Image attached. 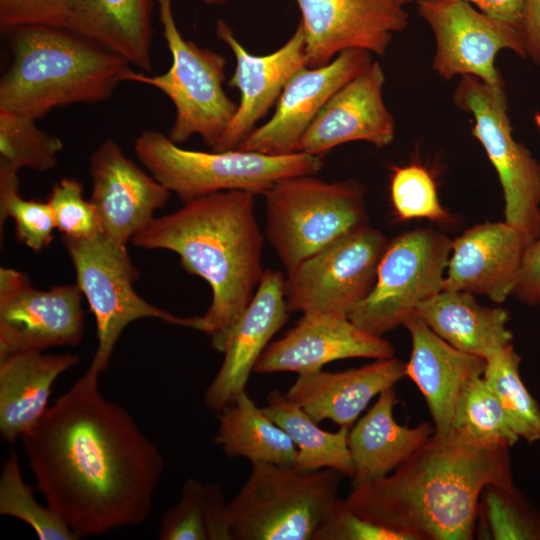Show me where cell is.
Masks as SVG:
<instances>
[{
  "instance_id": "cell-1",
  "label": "cell",
  "mask_w": 540,
  "mask_h": 540,
  "mask_svg": "<svg viewBox=\"0 0 540 540\" xmlns=\"http://www.w3.org/2000/svg\"><path fill=\"white\" fill-rule=\"evenodd\" d=\"M98 380L86 370L21 438L36 490L77 539L145 522L165 467Z\"/></svg>"
},
{
  "instance_id": "cell-2",
  "label": "cell",
  "mask_w": 540,
  "mask_h": 540,
  "mask_svg": "<svg viewBox=\"0 0 540 540\" xmlns=\"http://www.w3.org/2000/svg\"><path fill=\"white\" fill-rule=\"evenodd\" d=\"M488 484L514 486L509 447L482 444L452 428L434 432L386 477L355 485L344 501L406 540H471Z\"/></svg>"
},
{
  "instance_id": "cell-3",
  "label": "cell",
  "mask_w": 540,
  "mask_h": 540,
  "mask_svg": "<svg viewBox=\"0 0 540 540\" xmlns=\"http://www.w3.org/2000/svg\"><path fill=\"white\" fill-rule=\"evenodd\" d=\"M254 197L232 190L195 198L155 217L131 239L138 248L176 253L188 273L207 281L212 300L204 315L194 317L193 329L221 353L265 271Z\"/></svg>"
},
{
  "instance_id": "cell-4",
  "label": "cell",
  "mask_w": 540,
  "mask_h": 540,
  "mask_svg": "<svg viewBox=\"0 0 540 540\" xmlns=\"http://www.w3.org/2000/svg\"><path fill=\"white\" fill-rule=\"evenodd\" d=\"M11 62L0 78V109L38 120L55 108L109 99L130 64L67 28L10 30Z\"/></svg>"
},
{
  "instance_id": "cell-5",
  "label": "cell",
  "mask_w": 540,
  "mask_h": 540,
  "mask_svg": "<svg viewBox=\"0 0 540 540\" xmlns=\"http://www.w3.org/2000/svg\"><path fill=\"white\" fill-rule=\"evenodd\" d=\"M134 150L150 174L183 203L232 190L264 195L278 182L315 175L324 165L321 156L305 152L271 155L242 149H184L156 130L142 131Z\"/></svg>"
},
{
  "instance_id": "cell-6",
  "label": "cell",
  "mask_w": 540,
  "mask_h": 540,
  "mask_svg": "<svg viewBox=\"0 0 540 540\" xmlns=\"http://www.w3.org/2000/svg\"><path fill=\"white\" fill-rule=\"evenodd\" d=\"M340 476L330 468L252 464L228 502L233 540H313L338 499Z\"/></svg>"
},
{
  "instance_id": "cell-7",
  "label": "cell",
  "mask_w": 540,
  "mask_h": 540,
  "mask_svg": "<svg viewBox=\"0 0 540 540\" xmlns=\"http://www.w3.org/2000/svg\"><path fill=\"white\" fill-rule=\"evenodd\" d=\"M365 188L356 180L291 177L267 191L265 235L286 272L367 224Z\"/></svg>"
},
{
  "instance_id": "cell-8",
  "label": "cell",
  "mask_w": 540,
  "mask_h": 540,
  "mask_svg": "<svg viewBox=\"0 0 540 540\" xmlns=\"http://www.w3.org/2000/svg\"><path fill=\"white\" fill-rule=\"evenodd\" d=\"M156 2L162 35L172 57L171 66L159 75L130 69L125 82L151 86L170 99L175 107V118L167 136L174 143L180 145L198 135L212 149L238 105L223 88L226 58L184 38L174 19L172 0Z\"/></svg>"
},
{
  "instance_id": "cell-9",
  "label": "cell",
  "mask_w": 540,
  "mask_h": 540,
  "mask_svg": "<svg viewBox=\"0 0 540 540\" xmlns=\"http://www.w3.org/2000/svg\"><path fill=\"white\" fill-rule=\"evenodd\" d=\"M73 264L77 285L93 313L97 329V349L87 371L100 376L109 365L114 348L125 328L146 318L194 327V317H180L163 310L135 290L139 272L126 245L100 234L90 239L63 237Z\"/></svg>"
},
{
  "instance_id": "cell-10",
  "label": "cell",
  "mask_w": 540,
  "mask_h": 540,
  "mask_svg": "<svg viewBox=\"0 0 540 540\" xmlns=\"http://www.w3.org/2000/svg\"><path fill=\"white\" fill-rule=\"evenodd\" d=\"M455 105L474 118L472 135L484 148L503 190L505 221L533 243L540 238V163L513 137L505 86L461 76Z\"/></svg>"
},
{
  "instance_id": "cell-11",
  "label": "cell",
  "mask_w": 540,
  "mask_h": 540,
  "mask_svg": "<svg viewBox=\"0 0 540 540\" xmlns=\"http://www.w3.org/2000/svg\"><path fill=\"white\" fill-rule=\"evenodd\" d=\"M452 240L418 228L389 242L370 294L349 314L363 330L378 336L404 325L417 306L443 290Z\"/></svg>"
},
{
  "instance_id": "cell-12",
  "label": "cell",
  "mask_w": 540,
  "mask_h": 540,
  "mask_svg": "<svg viewBox=\"0 0 540 540\" xmlns=\"http://www.w3.org/2000/svg\"><path fill=\"white\" fill-rule=\"evenodd\" d=\"M388 244L383 233L366 224L305 259L285 278L290 313L349 316L372 291Z\"/></svg>"
},
{
  "instance_id": "cell-13",
  "label": "cell",
  "mask_w": 540,
  "mask_h": 540,
  "mask_svg": "<svg viewBox=\"0 0 540 540\" xmlns=\"http://www.w3.org/2000/svg\"><path fill=\"white\" fill-rule=\"evenodd\" d=\"M416 6L435 37L431 67L445 80L474 76L492 87L505 86L495 65L497 54L509 49L526 57L519 23L488 15L466 2L416 0Z\"/></svg>"
},
{
  "instance_id": "cell-14",
  "label": "cell",
  "mask_w": 540,
  "mask_h": 540,
  "mask_svg": "<svg viewBox=\"0 0 540 540\" xmlns=\"http://www.w3.org/2000/svg\"><path fill=\"white\" fill-rule=\"evenodd\" d=\"M83 293L77 284L40 290L16 269L0 268V358L78 345L84 334Z\"/></svg>"
},
{
  "instance_id": "cell-15",
  "label": "cell",
  "mask_w": 540,
  "mask_h": 540,
  "mask_svg": "<svg viewBox=\"0 0 540 540\" xmlns=\"http://www.w3.org/2000/svg\"><path fill=\"white\" fill-rule=\"evenodd\" d=\"M412 0H296L308 67L329 63L348 49L382 56L408 26Z\"/></svg>"
},
{
  "instance_id": "cell-16",
  "label": "cell",
  "mask_w": 540,
  "mask_h": 540,
  "mask_svg": "<svg viewBox=\"0 0 540 540\" xmlns=\"http://www.w3.org/2000/svg\"><path fill=\"white\" fill-rule=\"evenodd\" d=\"M372 62L370 52L348 49L323 66L303 67L284 87L271 118L237 149L271 155L299 152L302 137L328 100Z\"/></svg>"
},
{
  "instance_id": "cell-17",
  "label": "cell",
  "mask_w": 540,
  "mask_h": 540,
  "mask_svg": "<svg viewBox=\"0 0 540 540\" xmlns=\"http://www.w3.org/2000/svg\"><path fill=\"white\" fill-rule=\"evenodd\" d=\"M90 201L99 216L102 234L127 245L154 218L170 191L152 174L128 158L120 145L105 139L89 158Z\"/></svg>"
},
{
  "instance_id": "cell-18",
  "label": "cell",
  "mask_w": 540,
  "mask_h": 540,
  "mask_svg": "<svg viewBox=\"0 0 540 540\" xmlns=\"http://www.w3.org/2000/svg\"><path fill=\"white\" fill-rule=\"evenodd\" d=\"M216 35L235 57V69L228 81L240 92V101L214 151L237 149L274 107L292 76L307 66L304 31L299 23L290 38L266 55L250 53L223 19L216 23Z\"/></svg>"
},
{
  "instance_id": "cell-19",
  "label": "cell",
  "mask_w": 540,
  "mask_h": 540,
  "mask_svg": "<svg viewBox=\"0 0 540 540\" xmlns=\"http://www.w3.org/2000/svg\"><path fill=\"white\" fill-rule=\"evenodd\" d=\"M393 356L390 342L363 330L348 316L306 313L282 338L268 344L254 372L299 375L322 370L325 364L337 360Z\"/></svg>"
},
{
  "instance_id": "cell-20",
  "label": "cell",
  "mask_w": 540,
  "mask_h": 540,
  "mask_svg": "<svg viewBox=\"0 0 540 540\" xmlns=\"http://www.w3.org/2000/svg\"><path fill=\"white\" fill-rule=\"evenodd\" d=\"M384 84L383 68L373 61L328 100L302 137L299 152L323 157L348 142L365 141L378 148L389 145L395 122L384 102Z\"/></svg>"
},
{
  "instance_id": "cell-21",
  "label": "cell",
  "mask_w": 540,
  "mask_h": 540,
  "mask_svg": "<svg viewBox=\"0 0 540 540\" xmlns=\"http://www.w3.org/2000/svg\"><path fill=\"white\" fill-rule=\"evenodd\" d=\"M281 271L266 269L255 295L233 326L225 348L224 360L204 394L206 407L220 412L246 391L250 374L271 338L287 322Z\"/></svg>"
},
{
  "instance_id": "cell-22",
  "label": "cell",
  "mask_w": 540,
  "mask_h": 540,
  "mask_svg": "<svg viewBox=\"0 0 540 540\" xmlns=\"http://www.w3.org/2000/svg\"><path fill=\"white\" fill-rule=\"evenodd\" d=\"M519 229L504 222H485L452 241L443 290L485 295L501 303L513 294L527 248Z\"/></svg>"
},
{
  "instance_id": "cell-23",
  "label": "cell",
  "mask_w": 540,
  "mask_h": 540,
  "mask_svg": "<svg viewBox=\"0 0 540 540\" xmlns=\"http://www.w3.org/2000/svg\"><path fill=\"white\" fill-rule=\"evenodd\" d=\"M405 376V364L393 356L340 372L299 374L286 395L316 423L328 419L351 428L376 395Z\"/></svg>"
},
{
  "instance_id": "cell-24",
  "label": "cell",
  "mask_w": 540,
  "mask_h": 540,
  "mask_svg": "<svg viewBox=\"0 0 540 540\" xmlns=\"http://www.w3.org/2000/svg\"><path fill=\"white\" fill-rule=\"evenodd\" d=\"M403 326L412 339L406 376L424 396L435 432L446 434L452 429L461 390L470 379L483 375L486 360L451 346L415 314Z\"/></svg>"
},
{
  "instance_id": "cell-25",
  "label": "cell",
  "mask_w": 540,
  "mask_h": 540,
  "mask_svg": "<svg viewBox=\"0 0 540 540\" xmlns=\"http://www.w3.org/2000/svg\"><path fill=\"white\" fill-rule=\"evenodd\" d=\"M74 354L21 352L0 358V434L14 443L29 433L45 411L55 380L78 365Z\"/></svg>"
},
{
  "instance_id": "cell-26",
  "label": "cell",
  "mask_w": 540,
  "mask_h": 540,
  "mask_svg": "<svg viewBox=\"0 0 540 540\" xmlns=\"http://www.w3.org/2000/svg\"><path fill=\"white\" fill-rule=\"evenodd\" d=\"M394 387L378 395L375 404L349 429L348 447L354 465V484L386 477L410 458L435 432L423 422L410 428L394 419Z\"/></svg>"
},
{
  "instance_id": "cell-27",
  "label": "cell",
  "mask_w": 540,
  "mask_h": 540,
  "mask_svg": "<svg viewBox=\"0 0 540 540\" xmlns=\"http://www.w3.org/2000/svg\"><path fill=\"white\" fill-rule=\"evenodd\" d=\"M153 0H71L65 28L152 70Z\"/></svg>"
},
{
  "instance_id": "cell-28",
  "label": "cell",
  "mask_w": 540,
  "mask_h": 540,
  "mask_svg": "<svg viewBox=\"0 0 540 540\" xmlns=\"http://www.w3.org/2000/svg\"><path fill=\"white\" fill-rule=\"evenodd\" d=\"M414 314L451 346L485 360L512 343L507 311L481 306L468 292L442 290L419 304Z\"/></svg>"
},
{
  "instance_id": "cell-29",
  "label": "cell",
  "mask_w": 540,
  "mask_h": 540,
  "mask_svg": "<svg viewBox=\"0 0 540 540\" xmlns=\"http://www.w3.org/2000/svg\"><path fill=\"white\" fill-rule=\"evenodd\" d=\"M217 419L214 442L228 457L245 458L251 464L295 467L296 445L246 391L218 412Z\"/></svg>"
},
{
  "instance_id": "cell-30",
  "label": "cell",
  "mask_w": 540,
  "mask_h": 540,
  "mask_svg": "<svg viewBox=\"0 0 540 540\" xmlns=\"http://www.w3.org/2000/svg\"><path fill=\"white\" fill-rule=\"evenodd\" d=\"M262 409L296 445V469L311 471L330 468L341 475L354 476V465L348 447L350 428L339 427L336 432L321 429L286 393L277 389L268 394Z\"/></svg>"
},
{
  "instance_id": "cell-31",
  "label": "cell",
  "mask_w": 540,
  "mask_h": 540,
  "mask_svg": "<svg viewBox=\"0 0 540 540\" xmlns=\"http://www.w3.org/2000/svg\"><path fill=\"white\" fill-rule=\"evenodd\" d=\"M160 540H233L228 502L216 482L185 480L175 506L163 513Z\"/></svg>"
},
{
  "instance_id": "cell-32",
  "label": "cell",
  "mask_w": 540,
  "mask_h": 540,
  "mask_svg": "<svg viewBox=\"0 0 540 540\" xmlns=\"http://www.w3.org/2000/svg\"><path fill=\"white\" fill-rule=\"evenodd\" d=\"M63 142L36 125V120L0 109V196L19 191L18 173L53 169Z\"/></svg>"
},
{
  "instance_id": "cell-33",
  "label": "cell",
  "mask_w": 540,
  "mask_h": 540,
  "mask_svg": "<svg viewBox=\"0 0 540 540\" xmlns=\"http://www.w3.org/2000/svg\"><path fill=\"white\" fill-rule=\"evenodd\" d=\"M520 361L512 343H508L486 359L483 378L515 434L532 443L540 440V408L521 378Z\"/></svg>"
},
{
  "instance_id": "cell-34",
  "label": "cell",
  "mask_w": 540,
  "mask_h": 540,
  "mask_svg": "<svg viewBox=\"0 0 540 540\" xmlns=\"http://www.w3.org/2000/svg\"><path fill=\"white\" fill-rule=\"evenodd\" d=\"M475 536L540 540V513L527 504L515 486L488 484L479 498Z\"/></svg>"
},
{
  "instance_id": "cell-35",
  "label": "cell",
  "mask_w": 540,
  "mask_h": 540,
  "mask_svg": "<svg viewBox=\"0 0 540 540\" xmlns=\"http://www.w3.org/2000/svg\"><path fill=\"white\" fill-rule=\"evenodd\" d=\"M0 514L25 522L40 540H77L65 521L38 503L22 476L18 454L11 449L0 475Z\"/></svg>"
},
{
  "instance_id": "cell-36",
  "label": "cell",
  "mask_w": 540,
  "mask_h": 540,
  "mask_svg": "<svg viewBox=\"0 0 540 540\" xmlns=\"http://www.w3.org/2000/svg\"><path fill=\"white\" fill-rule=\"evenodd\" d=\"M452 428L463 430L486 445L510 448L519 440L483 375L470 379L461 390Z\"/></svg>"
},
{
  "instance_id": "cell-37",
  "label": "cell",
  "mask_w": 540,
  "mask_h": 540,
  "mask_svg": "<svg viewBox=\"0 0 540 540\" xmlns=\"http://www.w3.org/2000/svg\"><path fill=\"white\" fill-rule=\"evenodd\" d=\"M390 196L398 220L426 218L449 224L451 216L443 208L436 183L430 171L419 164L393 166L390 176Z\"/></svg>"
},
{
  "instance_id": "cell-38",
  "label": "cell",
  "mask_w": 540,
  "mask_h": 540,
  "mask_svg": "<svg viewBox=\"0 0 540 540\" xmlns=\"http://www.w3.org/2000/svg\"><path fill=\"white\" fill-rule=\"evenodd\" d=\"M56 229L65 237L90 239L102 234L97 211L83 196L82 183L74 178H62L54 184L48 196Z\"/></svg>"
},
{
  "instance_id": "cell-39",
  "label": "cell",
  "mask_w": 540,
  "mask_h": 540,
  "mask_svg": "<svg viewBox=\"0 0 540 540\" xmlns=\"http://www.w3.org/2000/svg\"><path fill=\"white\" fill-rule=\"evenodd\" d=\"M7 218L15 223L17 238L34 252L53 240L56 224L49 203L24 199L19 191L0 196V229Z\"/></svg>"
},
{
  "instance_id": "cell-40",
  "label": "cell",
  "mask_w": 540,
  "mask_h": 540,
  "mask_svg": "<svg viewBox=\"0 0 540 540\" xmlns=\"http://www.w3.org/2000/svg\"><path fill=\"white\" fill-rule=\"evenodd\" d=\"M313 540H406L394 531L373 524L355 514L344 500L334 503Z\"/></svg>"
},
{
  "instance_id": "cell-41",
  "label": "cell",
  "mask_w": 540,
  "mask_h": 540,
  "mask_svg": "<svg viewBox=\"0 0 540 540\" xmlns=\"http://www.w3.org/2000/svg\"><path fill=\"white\" fill-rule=\"evenodd\" d=\"M71 0H0V29L28 25L64 27Z\"/></svg>"
},
{
  "instance_id": "cell-42",
  "label": "cell",
  "mask_w": 540,
  "mask_h": 540,
  "mask_svg": "<svg viewBox=\"0 0 540 540\" xmlns=\"http://www.w3.org/2000/svg\"><path fill=\"white\" fill-rule=\"evenodd\" d=\"M513 295L528 305L540 304V238L525 252Z\"/></svg>"
},
{
  "instance_id": "cell-43",
  "label": "cell",
  "mask_w": 540,
  "mask_h": 540,
  "mask_svg": "<svg viewBox=\"0 0 540 540\" xmlns=\"http://www.w3.org/2000/svg\"><path fill=\"white\" fill-rule=\"evenodd\" d=\"M526 57L540 67V0H524L520 20Z\"/></svg>"
},
{
  "instance_id": "cell-44",
  "label": "cell",
  "mask_w": 540,
  "mask_h": 540,
  "mask_svg": "<svg viewBox=\"0 0 540 540\" xmlns=\"http://www.w3.org/2000/svg\"><path fill=\"white\" fill-rule=\"evenodd\" d=\"M445 2H466L488 15L519 23L524 0H437Z\"/></svg>"
},
{
  "instance_id": "cell-45",
  "label": "cell",
  "mask_w": 540,
  "mask_h": 540,
  "mask_svg": "<svg viewBox=\"0 0 540 540\" xmlns=\"http://www.w3.org/2000/svg\"><path fill=\"white\" fill-rule=\"evenodd\" d=\"M194 1H198L203 4L211 5V6H220V5H225L227 3H230L234 0H194Z\"/></svg>"
},
{
  "instance_id": "cell-46",
  "label": "cell",
  "mask_w": 540,
  "mask_h": 540,
  "mask_svg": "<svg viewBox=\"0 0 540 540\" xmlns=\"http://www.w3.org/2000/svg\"><path fill=\"white\" fill-rule=\"evenodd\" d=\"M534 121L538 129L540 130V113L536 112L534 114Z\"/></svg>"
}]
</instances>
